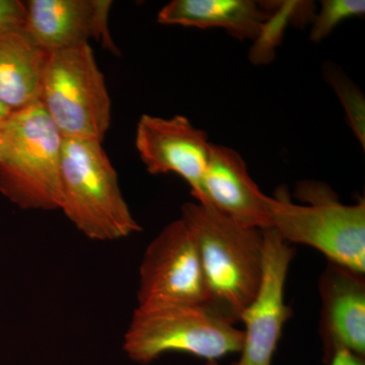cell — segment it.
<instances>
[{"mask_svg": "<svg viewBox=\"0 0 365 365\" xmlns=\"http://www.w3.org/2000/svg\"><path fill=\"white\" fill-rule=\"evenodd\" d=\"M181 220L195 240L209 294V306L241 321L262 277L263 230L247 227L208 204L187 202Z\"/></svg>", "mask_w": 365, "mask_h": 365, "instance_id": "cell-1", "label": "cell"}, {"mask_svg": "<svg viewBox=\"0 0 365 365\" xmlns=\"http://www.w3.org/2000/svg\"><path fill=\"white\" fill-rule=\"evenodd\" d=\"M295 203L280 187L270 200V228L283 241L318 250L329 263L365 275V200L341 202L328 184L302 180Z\"/></svg>", "mask_w": 365, "mask_h": 365, "instance_id": "cell-2", "label": "cell"}, {"mask_svg": "<svg viewBox=\"0 0 365 365\" xmlns=\"http://www.w3.org/2000/svg\"><path fill=\"white\" fill-rule=\"evenodd\" d=\"M59 210L91 241L115 242L141 232L102 143L63 138Z\"/></svg>", "mask_w": 365, "mask_h": 365, "instance_id": "cell-3", "label": "cell"}, {"mask_svg": "<svg viewBox=\"0 0 365 365\" xmlns=\"http://www.w3.org/2000/svg\"><path fill=\"white\" fill-rule=\"evenodd\" d=\"M63 137L44 107L0 121V193L24 210H59Z\"/></svg>", "mask_w": 365, "mask_h": 365, "instance_id": "cell-4", "label": "cell"}, {"mask_svg": "<svg viewBox=\"0 0 365 365\" xmlns=\"http://www.w3.org/2000/svg\"><path fill=\"white\" fill-rule=\"evenodd\" d=\"M242 345L244 331L207 304L136 307L123 338L124 352L139 364L169 352L217 361Z\"/></svg>", "mask_w": 365, "mask_h": 365, "instance_id": "cell-5", "label": "cell"}, {"mask_svg": "<svg viewBox=\"0 0 365 365\" xmlns=\"http://www.w3.org/2000/svg\"><path fill=\"white\" fill-rule=\"evenodd\" d=\"M40 104L63 138L103 143L111 125L112 103L90 44L50 52Z\"/></svg>", "mask_w": 365, "mask_h": 365, "instance_id": "cell-6", "label": "cell"}, {"mask_svg": "<svg viewBox=\"0 0 365 365\" xmlns=\"http://www.w3.org/2000/svg\"><path fill=\"white\" fill-rule=\"evenodd\" d=\"M207 304L209 294L195 240L179 218L150 242L139 266L137 307Z\"/></svg>", "mask_w": 365, "mask_h": 365, "instance_id": "cell-7", "label": "cell"}, {"mask_svg": "<svg viewBox=\"0 0 365 365\" xmlns=\"http://www.w3.org/2000/svg\"><path fill=\"white\" fill-rule=\"evenodd\" d=\"M263 235L260 284L240 321L245 326L244 345L234 365H272L283 328L292 316L284 292L294 250L272 228L263 230Z\"/></svg>", "mask_w": 365, "mask_h": 365, "instance_id": "cell-8", "label": "cell"}, {"mask_svg": "<svg viewBox=\"0 0 365 365\" xmlns=\"http://www.w3.org/2000/svg\"><path fill=\"white\" fill-rule=\"evenodd\" d=\"M135 146L150 175H178L199 201L212 148L206 132L182 115L170 118L143 115L137 123Z\"/></svg>", "mask_w": 365, "mask_h": 365, "instance_id": "cell-9", "label": "cell"}, {"mask_svg": "<svg viewBox=\"0 0 365 365\" xmlns=\"http://www.w3.org/2000/svg\"><path fill=\"white\" fill-rule=\"evenodd\" d=\"M25 26L48 52L88 45L97 41L119 55L110 32L111 0H29Z\"/></svg>", "mask_w": 365, "mask_h": 365, "instance_id": "cell-10", "label": "cell"}, {"mask_svg": "<svg viewBox=\"0 0 365 365\" xmlns=\"http://www.w3.org/2000/svg\"><path fill=\"white\" fill-rule=\"evenodd\" d=\"M270 200L237 150L212 143L202 195L196 202L212 206L244 227L265 230L270 228Z\"/></svg>", "mask_w": 365, "mask_h": 365, "instance_id": "cell-11", "label": "cell"}, {"mask_svg": "<svg viewBox=\"0 0 365 365\" xmlns=\"http://www.w3.org/2000/svg\"><path fill=\"white\" fill-rule=\"evenodd\" d=\"M365 275L329 263L319 278L325 360L340 349L365 357Z\"/></svg>", "mask_w": 365, "mask_h": 365, "instance_id": "cell-12", "label": "cell"}, {"mask_svg": "<svg viewBox=\"0 0 365 365\" xmlns=\"http://www.w3.org/2000/svg\"><path fill=\"white\" fill-rule=\"evenodd\" d=\"M49 54L25 24L0 25V102L9 111L40 103Z\"/></svg>", "mask_w": 365, "mask_h": 365, "instance_id": "cell-13", "label": "cell"}, {"mask_svg": "<svg viewBox=\"0 0 365 365\" xmlns=\"http://www.w3.org/2000/svg\"><path fill=\"white\" fill-rule=\"evenodd\" d=\"M272 14L270 1L254 0H173L158 11L165 26L223 29L239 40L255 41Z\"/></svg>", "mask_w": 365, "mask_h": 365, "instance_id": "cell-14", "label": "cell"}, {"mask_svg": "<svg viewBox=\"0 0 365 365\" xmlns=\"http://www.w3.org/2000/svg\"><path fill=\"white\" fill-rule=\"evenodd\" d=\"M272 14L264 23L260 34L254 41L251 60L256 64L271 61L274 48L278 46L285 28L290 23L313 21V4L307 1H270Z\"/></svg>", "mask_w": 365, "mask_h": 365, "instance_id": "cell-15", "label": "cell"}, {"mask_svg": "<svg viewBox=\"0 0 365 365\" xmlns=\"http://www.w3.org/2000/svg\"><path fill=\"white\" fill-rule=\"evenodd\" d=\"M324 76L339 98L352 133L365 150V98L359 86L333 63H327Z\"/></svg>", "mask_w": 365, "mask_h": 365, "instance_id": "cell-16", "label": "cell"}, {"mask_svg": "<svg viewBox=\"0 0 365 365\" xmlns=\"http://www.w3.org/2000/svg\"><path fill=\"white\" fill-rule=\"evenodd\" d=\"M365 14L364 0H324L321 9L314 14L312 23L309 39L319 43L331 35V33L342 21L353 16H364Z\"/></svg>", "mask_w": 365, "mask_h": 365, "instance_id": "cell-17", "label": "cell"}, {"mask_svg": "<svg viewBox=\"0 0 365 365\" xmlns=\"http://www.w3.org/2000/svg\"><path fill=\"white\" fill-rule=\"evenodd\" d=\"M26 4L19 0H0V25L25 24Z\"/></svg>", "mask_w": 365, "mask_h": 365, "instance_id": "cell-18", "label": "cell"}, {"mask_svg": "<svg viewBox=\"0 0 365 365\" xmlns=\"http://www.w3.org/2000/svg\"><path fill=\"white\" fill-rule=\"evenodd\" d=\"M329 365H365V357L355 354L349 350L340 349L334 353Z\"/></svg>", "mask_w": 365, "mask_h": 365, "instance_id": "cell-19", "label": "cell"}, {"mask_svg": "<svg viewBox=\"0 0 365 365\" xmlns=\"http://www.w3.org/2000/svg\"><path fill=\"white\" fill-rule=\"evenodd\" d=\"M9 113H11V111H9V110L7 109L6 106H4V104H2L1 102H0V121H1V120H4V118L9 116Z\"/></svg>", "mask_w": 365, "mask_h": 365, "instance_id": "cell-20", "label": "cell"}, {"mask_svg": "<svg viewBox=\"0 0 365 365\" xmlns=\"http://www.w3.org/2000/svg\"><path fill=\"white\" fill-rule=\"evenodd\" d=\"M205 365H220L217 364V361H207V364H206ZM232 365H234V364H232Z\"/></svg>", "mask_w": 365, "mask_h": 365, "instance_id": "cell-21", "label": "cell"}]
</instances>
